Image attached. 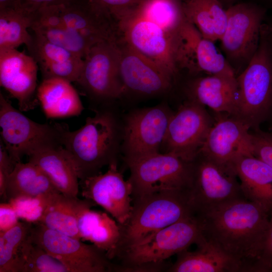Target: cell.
<instances>
[{"label": "cell", "mask_w": 272, "mask_h": 272, "mask_svg": "<svg viewBox=\"0 0 272 272\" xmlns=\"http://www.w3.org/2000/svg\"><path fill=\"white\" fill-rule=\"evenodd\" d=\"M196 216L207 240L238 260L244 272L256 271L269 225L263 207L239 198Z\"/></svg>", "instance_id": "6da1fadb"}, {"label": "cell", "mask_w": 272, "mask_h": 272, "mask_svg": "<svg viewBox=\"0 0 272 272\" xmlns=\"http://www.w3.org/2000/svg\"><path fill=\"white\" fill-rule=\"evenodd\" d=\"M60 144L80 181L118 163L121 152L122 124L108 106L95 110L80 128L72 131L59 123Z\"/></svg>", "instance_id": "7a4b0ae2"}, {"label": "cell", "mask_w": 272, "mask_h": 272, "mask_svg": "<svg viewBox=\"0 0 272 272\" xmlns=\"http://www.w3.org/2000/svg\"><path fill=\"white\" fill-rule=\"evenodd\" d=\"M203 237L196 216L184 219L122 249L117 256L122 258V264L116 265L115 271H160L166 259L196 245Z\"/></svg>", "instance_id": "3957f363"}, {"label": "cell", "mask_w": 272, "mask_h": 272, "mask_svg": "<svg viewBox=\"0 0 272 272\" xmlns=\"http://www.w3.org/2000/svg\"><path fill=\"white\" fill-rule=\"evenodd\" d=\"M236 81L237 100L232 116L256 130L272 113V49L266 23L261 26L255 53Z\"/></svg>", "instance_id": "277c9868"}, {"label": "cell", "mask_w": 272, "mask_h": 272, "mask_svg": "<svg viewBox=\"0 0 272 272\" xmlns=\"http://www.w3.org/2000/svg\"><path fill=\"white\" fill-rule=\"evenodd\" d=\"M194 215L189 190L160 191L133 199L131 215L120 226L118 254L152 233Z\"/></svg>", "instance_id": "5b68a950"}, {"label": "cell", "mask_w": 272, "mask_h": 272, "mask_svg": "<svg viewBox=\"0 0 272 272\" xmlns=\"http://www.w3.org/2000/svg\"><path fill=\"white\" fill-rule=\"evenodd\" d=\"M132 200L153 193L172 190H189L192 163L169 153L158 152L125 162Z\"/></svg>", "instance_id": "8992f818"}, {"label": "cell", "mask_w": 272, "mask_h": 272, "mask_svg": "<svg viewBox=\"0 0 272 272\" xmlns=\"http://www.w3.org/2000/svg\"><path fill=\"white\" fill-rule=\"evenodd\" d=\"M226 10L227 25L220 41L223 54L237 76L247 66L258 48L266 10L255 4L242 3Z\"/></svg>", "instance_id": "52a82bcc"}, {"label": "cell", "mask_w": 272, "mask_h": 272, "mask_svg": "<svg viewBox=\"0 0 272 272\" xmlns=\"http://www.w3.org/2000/svg\"><path fill=\"white\" fill-rule=\"evenodd\" d=\"M0 127V140L16 163L37 150L61 145L59 123L42 124L31 120L14 108L1 92Z\"/></svg>", "instance_id": "ba28073f"}, {"label": "cell", "mask_w": 272, "mask_h": 272, "mask_svg": "<svg viewBox=\"0 0 272 272\" xmlns=\"http://www.w3.org/2000/svg\"><path fill=\"white\" fill-rule=\"evenodd\" d=\"M83 60L77 83L91 99L108 103L125 93L119 73L118 42L94 44Z\"/></svg>", "instance_id": "9c48e42d"}, {"label": "cell", "mask_w": 272, "mask_h": 272, "mask_svg": "<svg viewBox=\"0 0 272 272\" xmlns=\"http://www.w3.org/2000/svg\"><path fill=\"white\" fill-rule=\"evenodd\" d=\"M29 237L63 263L70 272H109L115 264L106 253L93 244L32 223Z\"/></svg>", "instance_id": "30bf717a"}, {"label": "cell", "mask_w": 272, "mask_h": 272, "mask_svg": "<svg viewBox=\"0 0 272 272\" xmlns=\"http://www.w3.org/2000/svg\"><path fill=\"white\" fill-rule=\"evenodd\" d=\"M192 163L189 193L195 215L237 199L246 198L233 169L222 166L200 153Z\"/></svg>", "instance_id": "8fae6325"}, {"label": "cell", "mask_w": 272, "mask_h": 272, "mask_svg": "<svg viewBox=\"0 0 272 272\" xmlns=\"http://www.w3.org/2000/svg\"><path fill=\"white\" fill-rule=\"evenodd\" d=\"M173 113L163 103L128 113L122 124L125 162L160 152Z\"/></svg>", "instance_id": "7c38bea8"}, {"label": "cell", "mask_w": 272, "mask_h": 272, "mask_svg": "<svg viewBox=\"0 0 272 272\" xmlns=\"http://www.w3.org/2000/svg\"><path fill=\"white\" fill-rule=\"evenodd\" d=\"M213 125L205 107L188 100L173 112L160 150L192 162Z\"/></svg>", "instance_id": "4fadbf2b"}, {"label": "cell", "mask_w": 272, "mask_h": 272, "mask_svg": "<svg viewBox=\"0 0 272 272\" xmlns=\"http://www.w3.org/2000/svg\"><path fill=\"white\" fill-rule=\"evenodd\" d=\"M122 40L166 70L174 78L179 71L180 35L173 36L156 24L133 16L119 24Z\"/></svg>", "instance_id": "5bb4252c"}, {"label": "cell", "mask_w": 272, "mask_h": 272, "mask_svg": "<svg viewBox=\"0 0 272 272\" xmlns=\"http://www.w3.org/2000/svg\"><path fill=\"white\" fill-rule=\"evenodd\" d=\"M81 194L103 208L120 226L129 219L132 210V186L118 169V163L111 164L104 173L80 181Z\"/></svg>", "instance_id": "9a60e30c"}, {"label": "cell", "mask_w": 272, "mask_h": 272, "mask_svg": "<svg viewBox=\"0 0 272 272\" xmlns=\"http://www.w3.org/2000/svg\"><path fill=\"white\" fill-rule=\"evenodd\" d=\"M250 129L248 124L234 116L221 117L211 127L199 153L233 170L237 159L253 155Z\"/></svg>", "instance_id": "2e32d148"}, {"label": "cell", "mask_w": 272, "mask_h": 272, "mask_svg": "<svg viewBox=\"0 0 272 272\" xmlns=\"http://www.w3.org/2000/svg\"><path fill=\"white\" fill-rule=\"evenodd\" d=\"M119 73L125 92L144 95L163 94L172 87L174 78L162 66L130 47L123 40Z\"/></svg>", "instance_id": "e0dca14e"}, {"label": "cell", "mask_w": 272, "mask_h": 272, "mask_svg": "<svg viewBox=\"0 0 272 272\" xmlns=\"http://www.w3.org/2000/svg\"><path fill=\"white\" fill-rule=\"evenodd\" d=\"M37 62L17 48L0 49V84L18 101L19 109L27 111L37 104Z\"/></svg>", "instance_id": "ac0fdd59"}, {"label": "cell", "mask_w": 272, "mask_h": 272, "mask_svg": "<svg viewBox=\"0 0 272 272\" xmlns=\"http://www.w3.org/2000/svg\"><path fill=\"white\" fill-rule=\"evenodd\" d=\"M59 7L64 26L78 31L92 44L121 39L118 22L89 0H70Z\"/></svg>", "instance_id": "d6986e66"}, {"label": "cell", "mask_w": 272, "mask_h": 272, "mask_svg": "<svg viewBox=\"0 0 272 272\" xmlns=\"http://www.w3.org/2000/svg\"><path fill=\"white\" fill-rule=\"evenodd\" d=\"M181 59L182 69L191 73L236 76L214 42L202 37L189 22L183 30Z\"/></svg>", "instance_id": "ffe728a7"}, {"label": "cell", "mask_w": 272, "mask_h": 272, "mask_svg": "<svg viewBox=\"0 0 272 272\" xmlns=\"http://www.w3.org/2000/svg\"><path fill=\"white\" fill-rule=\"evenodd\" d=\"M188 100L218 113L233 115L237 100L236 76L209 75L196 78L188 85Z\"/></svg>", "instance_id": "44dd1931"}, {"label": "cell", "mask_w": 272, "mask_h": 272, "mask_svg": "<svg viewBox=\"0 0 272 272\" xmlns=\"http://www.w3.org/2000/svg\"><path fill=\"white\" fill-rule=\"evenodd\" d=\"M195 250L187 249L177 254L170 272H244L242 264L205 237Z\"/></svg>", "instance_id": "7402d4cb"}, {"label": "cell", "mask_w": 272, "mask_h": 272, "mask_svg": "<svg viewBox=\"0 0 272 272\" xmlns=\"http://www.w3.org/2000/svg\"><path fill=\"white\" fill-rule=\"evenodd\" d=\"M233 169L246 199L272 210V167L253 155L237 159Z\"/></svg>", "instance_id": "603a6c76"}, {"label": "cell", "mask_w": 272, "mask_h": 272, "mask_svg": "<svg viewBox=\"0 0 272 272\" xmlns=\"http://www.w3.org/2000/svg\"><path fill=\"white\" fill-rule=\"evenodd\" d=\"M28 157L29 161L37 165L60 193L78 197L79 179L61 145L42 148Z\"/></svg>", "instance_id": "cb8c5ba5"}, {"label": "cell", "mask_w": 272, "mask_h": 272, "mask_svg": "<svg viewBox=\"0 0 272 272\" xmlns=\"http://www.w3.org/2000/svg\"><path fill=\"white\" fill-rule=\"evenodd\" d=\"M90 206L80 215L78 227L81 239L104 251L112 259L117 256L121 237L120 226L107 213Z\"/></svg>", "instance_id": "d4e9b609"}, {"label": "cell", "mask_w": 272, "mask_h": 272, "mask_svg": "<svg viewBox=\"0 0 272 272\" xmlns=\"http://www.w3.org/2000/svg\"><path fill=\"white\" fill-rule=\"evenodd\" d=\"M37 97L48 118H63L80 115L84 109L80 97L72 82L59 78L42 80Z\"/></svg>", "instance_id": "484cf974"}, {"label": "cell", "mask_w": 272, "mask_h": 272, "mask_svg": "<svg viewBox=\"0 0 272 272\" xmlns=\"http://www.w3.org/2000/svg\"><path fill=\"white\" fill-rule=\"evenodd\" d=\"M94 205L95 203L89 199H81L56 192L51 195L39 223L48 228L81 240L78 227L79 218L85 209Z\"/></svg>", "instance_id": "4316f807"}, {"label": "cell", "mask_w": 272, "mask_h": 272, "mask_svg": "<svg viewBox=\"0 0 272 272\" xmlns=\"http://www.w3.org/2000/svg\"><path fill=\"white\" fill-rule=\"evenodd\" d=\"M59 192L37 165L29 161L25 163L20 161L16 164L8 177L5 197L9 201Z\"/></svg>", "instance_id": "83f0119b"}, {"label": "cell", "mask_w": 272, "mask_h": 272, "mask_svg": "<svg viewBox=\"0 0 272 272\" xmlns=\"http://www.w3.org/2000/svg\"><path fill=\"white\" fill-rule=\"evenodd\" d=\"M182 5L186 19L202 37L220 41L227 23V10L220 0H185Z\"/></svg>", "instance_id": "f1b7e54d"}, {"label": "cell", "mask_w": 272, "mask_h": 272, "mask_svg": "<svg viewBox=\"0 0 272 272\" xmlns=\"http://www.w3.org/2000/svg\"><path fill=\"white\" fill-rule=\"evenodd\" d=\"M32 36L26 47L29 55L38 64L42 80L60 77L67 69L69 61L79 57L40 34L33 32Z\"/></svg>", "instance_id": "f546056e"}, {"label": "cell", "mask_w": 272, "mask_h": 272, "mask_svg": "<svg viewBox=\"0 0 272 272\" xmlns=\"http://www.w3.org/2000/svg\"><path fill=\"white\" fill-rule=\"evenodd\" d=\"M181 0H145L135 15L178 36L186 19Z\"/></svg>", "instance_id": "4dcf8cb0"}, {"label": "cell", "mask_w": 272, "mask_h": 272, "mask_svg": "<svg viewBox=\"0 0 272 272\" xmlns=\"http://www.w3.org/2000/svg\"><path fill=\"white\" fill-rule=\"evenodd\" d=\"M32 14L20 8L0 10V49L26 46L32 36L28 32Z\"/></svg>", "instance_id": "1f68e13d"}, {"label": "cell", "mask_w": 272, "mask_h": 272, "mask_svg": "<svg viewBox=\"0 0 272 272\" xmlns=\"http://www.w3.org/2000/svg\"><path fill=\"white\" fill-rule=\"evenodd\" d=\"M29 235L21 246L15 272H70L60 261L33 242Z\"/></svg>", "instance_id": "d6a6232c"}, {"label": "cell", "mask_w": 272, "mask_h": 272, "mask_svg": "<svg viewBox=\"0 0 272 272\" xmlns=\"http://www.w3.org/2000/svg\"><path fill=\"white\" fill-rule=\"evenodd\" d=\"M32 226L31 223L19 221L11 229L0 233V272H15L21 246Z\"/></svg>", "instance_id": "836d02e7"}, {"label": "cell", "mask_w": 272, "mask_h": 272, "mask_svg": "<svg viewBox=\"0 0 272 272\" xmlns=\"http://www.w3.org/2000/svg\"><path fill=\"white\" fill-rule=\"evenodd\" d=\"M31 30L33 32L42 35L52 43L83 59L94 45L78 31L66 27L41 26Z\"/></svg>", "instance_id": "e575fe53"}, {"label": "cell", "mask_w": 272, "mask_h": 272, "mask_svg": "<svg viewBox=\"0 0 272 272\" xmlns=\"http://www.w3.org/2000/svg\"><path fill=\"white\" fill-rule=\"evenodd\" d=\"M53 194L35 197L17 198L8 201L13 207L19 219L31 223H37L42 218Z\"/></svg>", "instance_id": "d590c367"}, {"label": "cell", "mask_w": 272, "mask_h": 272, "mask_svg": "<svg viewBox=\"0 0 272 272\" xmlns=\"http://www.w3.org/2000/svg\"><path fill=\"white\" fill-rule=\"evenodd\" d=\"M119 24L134 16L145 0H89Z\"/></svg>", "instance_id": "8d00e7d4"}, {"label": "cell", "mask_w": 272, "mask_h": 272, "mask_svg": "<svg viewBox=\"0 0 272 272\" xmlns=\"http://www.w3.org/2000/svg\"><path fill=\"white\" fill-rule=\"evenodd\" d=\"M251 135L253 155L272 167V132L258 128Z\"/></svg>", "instance_id": "74e56055"}, {"label": "cell", "mask_w": 272, "mask_h": 272, "mask_svg": "<svg viewBox=\"0 0 272 272\" xmlns=\"http://www.w3.org/2000/svg\"><path fill=\"white\" fill-rule=\"evenodd\" d=\"M269 271H272V210L269 213V225L263 249L256 267V272Z\"/></svg>", "instance_id": "f35d334b"}, {"label": "cell", "mask_w": 272, "mask_h": 272, "mask_svg": "<svg viewBox=\"0 0 272 272\" xmlns=\"http://www.w3.org/2000/svg\"><path fill=\"white\" fill-rule=\"evenodd\" d=\"M12 205L8 201L0 204V233H4L20 221Z\"/></svg>", "instance_id": "ab89813d"}, {"label": "cell", "mask_w": 272, "mask_h": 272, "mask_svg": "<svg viewBox=\"0 0 272 272\" xmlns=\"http://www.w3.org/2000/svg\"><path fill=\"white\" fill-rule=\"evenodd\" d=\"M17 0H0V10L17 8Z\"/></svg>", "instance_id": "60d3db41"}, {"label": "cell", "mask_w": 272, "mask_h": 272, "mask_svg": "<svg viewBox=\"0 0 272 272\" xmlns=\"http://www.w3.org/2000/svg\"><path fill=\"white\" fill-rule=\"evenodd\" d=\"M266 23L268 28V38L272 49V19Z\"/></svg>", "instance_id": "b9f144b4"}, {"label": "cell", "mask_w": 272, "mask_h": 272, "mask_svg": "<svg viewBox=\"0 0 272 272\" xmlns=\"http://www.w3.org/2000/svg\"><path fill=\"white\" fill-rule=\"evenodd\" d=\"M220 2L222 3V4L224 6H227V8L231 6L232 5L235 4V2L237 0H220Z\"/></svg>", "instance_id": "7bdbcfd3"}, {"label": "cell", "mask_w": 272, "mask_h": 272, "mask_svg": "<svg viewBox=\"0 0 272 272\" xmlns=\"http://www.w3.org/2000/svg\"><path fill=\"white\" fill-rule=\"evenodd\" d=\"M264 1H266V2H267L268 3H270V4H272V0H264Z\"/></svg>", "instance_id": "ee69618b"}, {"label": "cell", "mask_w": 272, "mask_h": 272, "mask_svg": "<svg viewBox=\"0 0 272 272\" xmlns=\"http://www.w3.org/2000/svg\"><path fill=\"white\" fill-rule=\"evenodd\" d=\"M271 116H272V113H271V116H270V117H271Z\"/></svg>", "instance_id": "f6af8a7d"}]
</instances>
